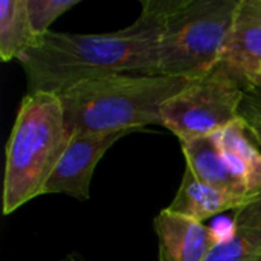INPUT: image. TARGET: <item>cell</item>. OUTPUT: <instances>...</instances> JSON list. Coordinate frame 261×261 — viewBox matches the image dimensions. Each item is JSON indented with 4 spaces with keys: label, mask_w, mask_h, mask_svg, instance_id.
I'll list each match as a JSON object with an SVG mask.
<instances>
[{
    "label": "cell",
    "mask_w": 261,
    "mask_h": 261,
    "mask_svg": "<svg viewBox=\"0 0 261 261\" xmlns=\"http://www.w3.org/2000/svg\"><path fill=\"white\" fill-rule=\"evenodd\" d=\"M153 225L159 243V261H205L217 245L214 234L202 222L167 208L154 217Z\"/></svg>",
    "instance_id": "8"
},
{
    "label": "cell",
    "mask_w": 261,
    "mask_h": 261,
    "mask_svg": "<svg viewBox=\"0 0 261 261\" xmlns=\"http://www.w3.org/2000/svg\"><path fill=\"white\" fill-rule=\"evenodd\" d=\"M180 145L185 167L202 184L239 196L261 193V150L242 115L214 135Z\"/></svg>",
    "instance_id": "6"
},
{
    "label": "cell",
    "mask_w": 261,
    "mask_h": 261,
    "mask_svg": "<svg viewBox=\"0 0 261 261\" xmlns=\"http://www.w3.org/2000/svg\"><path fill=\"white\" fill-rule=\"evenodd\" d=\"M61 261H87L86 258H83V257H80V255H67V257H64Z\"/></svg>",
    "instance_id": "17"
},
{
    "label": "cell",
    "mask_w": 261,
    "mask_h": 261,
    "mask_svg": "<svg viewBox=\"0 0 261 261\" xmlns=\"http://www.w3.org/2000/svg\"><path fill=\"white\" fill-rule=\"evenodd\" d=\"M246 89L248 92H260L261 93V64L254 67L246 76Z\"/></svg>",
    "instance_id": "15"
},
{
    "label": "cell",
    "mask_w": 261,
    "mask_h": 261,
    "mask_svg": "<svg viewBox=\"0 0 261 261\" xmlns=\"http://www.w3.org/2000/svg\"><path fill=\"white\" fill-rule=\"evenodd\" d=\"M165 0L141 2L139 17L127 28L104 34L49 31L20 57L28 93L67 89L116 73L156 75Z\"/></svg>",
    "instance_id": "1"
},
{
    "label": "cell",
    "mask_w": 261,
    "mask_h": 261,
    "mask_svg": "<svg viewBox=\"0 0 261 261\" xmlns=\"http://www.w3.org/2000/svg\"><path fill=\"white\" fill-rule=\"evenodd\" d=\"M240 0H165L156 75L197 78L223 55Z\"/></svg>",
    "instance_id": "4"
},
{
    "label": "cell",
    "mask_w": 261,
    "mask_h": 261,
    "mask_svg": "<svg viewBox=\"0 0 261 261\" xmlns=\"http://www.w3.org/2000/svg\"><path fill=\"white\" fill-rule=\"evenodd\" d=\"M130 133L133 132L72 136L50 179L47 180L44 194H64L78 200H89L90 184L96 165L115 142Z\"/></svg>",
    "instance_id": "7"
},
{
    "label": "cell",
    "mask_w": 261,
    "mask_h": 261,
    "mask_svg": "<svg viewBox=\"0 0 261 261\" xmlns=\"http://www.w3.org/2000/svg\"><path fill=\"white\" fill-rule=\"evenodd\" d=\"M248 90L240 76L222 60L161 109V125L180 142L214 135L237 118Z\"/></svg>",
    "instance_id": "5"
},
{
    "label": "cell",
    "mask_w": 261,
    "mask_h": 261,
    "mask_svg": "<svg viewBox=\"0 0 261 261\" xmlns=\"http://www.w3.org/2000/svg\"><path fill=\"white\" fill-rule=\"evenodd\" d=\"M194 78L116 73L80 83L60 95L69 136L136 132L161 125L162 106Z\"/></svg>",
    "instance_id": "2"
},
{
    "label": "cell",
    "mask_w": 261,
    "mask_h": 261,
    "mask_svg": "<svg viewBox=\"0 0 261 261\" xmlns=\"http://www.w3.org/2000/svg\"><path fill=\"white\" fill-rule=\"evenodd\" d=\"M70 142L61 98L50 92L23 96L5 151L3 214H12L44 188Z\"/></svg>",
    "instance_id": "3"
},
{
    "label": "cell",
    "mask_w": 261,
    "mask_h": 261,
    "mask_svg": "<svg viewBox=\"0 0 261 261\" xmlns=\"http://www.w3.org/2000/svg\"><path fill=\"white\" fill-rule=\"evenodd\" d=\"M240 115L245 119L251 136L254 138L255 144L261 150V110L251 106V104H248V102H245V99H243Z\"/></svg>",
    "instance_id": "14"
},
{
    "label": "cell",
    "mask_w": 261,
    "mask_h": 261,
    "mask_svg": "<svg viewBox=\"0 0 261 261\" xmlns=\"http://www.w3.org/2000/svg\"><path fill=\"white\" fill-rule=\"evenodd\" d=\"M245 102L257 107L261 110V93L260 92H248L246 96H245Z\"/></svg>",
    "instance_id": "16"
},
{
    "label": "cell",
    "mask_w": 261,
    "mask_h": 261,
    "mask_svg": "<svg viewBox=\"0 0 261 261\" xmlns=\"http://www.w3.org/2000/svg\"><path fill=\"white\" fill-rule=\"evenodd\" d=\"M257 197L258 196H239L202 184L193 171L185 167L180 187L167 210L203 223V220H208L220 213H236Z\"/></svg>",
    "instance_id": "9"
},
{
    "label": "cell",
    "mask_w": 261,
    "mask_h": 261,
    "mask_svg": "<svg viewBox=\"0 0 261 261\" xmlns=\"http://www.w3.org/2000/svg\"><path fill=\"white\" fill-rule=\"evenodd\" d=\"M35 35L29 12L28 0H3L0 2V58L8 63L20 60L35 43Z\"/></svg>",
    "instance_id": "12"
},
{
    "label": "cell",
    "mask_w": 261,
    "mask_h": 261,
    "mask_svg": "<svg viewBox=\"0 0 261 261\" xmlns=\"http://www.w3.org/2000/svg\"><path fill=\"white\" fill-rule=\"evenodd\" d=\"M78 3L80 0H28L29 20L35 35L40 38L47 34L50 24Z\"/></svg>",
    "instance_id": "13"
},
{
    "label": "cell",
    "mask_w": 261,
    "mask_h": 261,
    "mask_svg": "<svg viewBox=\"0 0 261 261\" xmlns=\"http://www.w3.org/2000/svg\"><path fill=\"white\" fill-rule=\"evenodd\" d=\"M222 61L240 76L245 86L249 72L261 64V0L239 2Z\"/></svg>",
    "instance_id": "10"
},
{
    "label": "cell",
    "mask_w": 261,
    "mask_h": 261,
    "mask_svg": "<svg viewBox=\"0 0 261 261\" xmlns=\"http://www.w3.org/2000/svg\"><path fill=\"white\" fill-rule=\"evenodd\" d=\"M261 260V193L249 205L234 213L226 239L217 242L205 261Z\"/></svg>",
    "instance_id": "11"
},
{
    "label": "cell",
    "mask_w": 261,
    "mask_h": 261,
    "mask_svg": "<svg viewBox=\"0 0 261 261\" xmlns=\"http://www.w3.org/2000/svg\"><path fill=\"white\" fill-rule=\"evenodd\" d=\"M260 261H261V260H260Z\"/></svg>",
    "instance_id": "18"
}]
</instances>
